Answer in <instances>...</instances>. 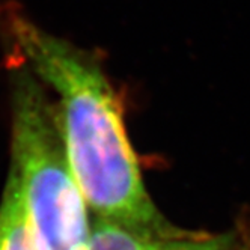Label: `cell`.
I'll return each instance as SVG.
<instances>
[{"instance_id":"2","label":"cell","mask_w":250,"mask_h":250,"mask_svg":"<svg viewBox=\"0 0 250 250\" xmlns=\"http://www.w3.org/2000/svg\"><path fill=\"white\" fill-rule=\"evenodd\" d=\"M11 170L48 250H77L91 223L71 166L56 103L24 65L11 69Z\"/></svg>"},{"instance_id":"5","label":"cell","mask_w":250,"mask_h":250,"mask_svg":"<svg viewBox=\"0 0 250 250\" xmlns=\"http://www.w3.org/2000/svg\"><path fill=\"white\" fill-rule=\"evenodd\" d=\"M169 250H250V219H241L234 229L222 234L186 230Z\"/></svg>"},{"instance_id":"3","label":"cell","mask_w":250,"mask_h":250,"mask_svg":"<svg viewBox=\"0 0 250 250\" xmlns=\"http://www.w3.org/2000/svg\"><path fill=\"white\" fill-rule=\"evenodd\" d=\"M0 250H48L33 225L11 169L0 202Z\"/></svg>"},{"instance_id":"4","label":"cell","mask_w":250,"mask_h":250,"mask_svg":"<svg viewBox=\"0 0 250 250\" xmlns=\"http://www.w3.org/2000/svg\"><path fill=\"white\" fill-rule=\"evenodd\" d=\"M186 230L172 235H155L124 225L97 219L91 223L86 241L77 250H169Z\"/></svg>"},{"instance_id":"1","label":"cell","mask_w":250,"mask_h":250,"mask_svg":"<svg viewBox=\"0 0 250 250\" xmlns=\"http://www.w3.org/2000/svg\"><path fill=\"white\" fill-rule=\"evenodd\" d=\"M0 23L14 56L58 98L71 166L97 219L155 235L180 230L160 214L145 187L121 103L98 61L20 11L2 9Z\"/></svg>"}]
</instances>
